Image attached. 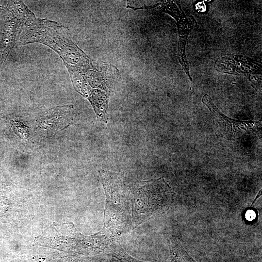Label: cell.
<instances>
[{"instance_id":"6da1fadb","label":"cell","mask_w":262,"mask_h":262,"mask_svg":"<svg viewBox=\"0 0 262 262\" xmlns=\"http://www.w3.org/2000/svg\"><path fill=\"white\" fill-rule=\"evenodd\" d=\"M39 43L51 48L71 66L77 64L86 54L71 40L66 28L57 22L35 17L23 28L16 44Z\"/></svg>"},{"instance_id":"7a4b0ae2","label":"cell","mask_w":262,"mask_h":262,"mask_svg":"<svg viewBox=\"0 0 262 262\" xmlns=\"http://www.w3.org/2000/svg\"><path fill=\"white\" fill-rule=\"evenodd\" d=\"M174 195L163 179L144 181L143 184L134 190L131 196L133 227L167 210Z\"/></svg>"},{"instance_id":"3957f363","label":"cell","mask_w":262,"mask_h":262,"mask_svg":"<svg viewBox=\"0 0 262 262\" xmlns=\"http://www.w3.org/2000/svg\"><path fill=\"white\" fill-rule=\"evenodd\" d=\"M99 173L106 198L102 229L114 237L127 226L129 216L127 196L119 174L105 170Z\"/></svg>"},{"instance_id":"277c9868","label":"cell","mask_w":262,"mask_h":262,"mask_svg":"<svg viewBox=\"0 0 262 262\" xmlns=\"http://www.w3.org/2000/svg\"><path fill=\"white\" fill-rule=\"evenodd\" d=\"M202 102L208 107L219 131L226 138L233 140L242 134H252L261 126L260 121H242L230 118L224 115L214 105L210 97L205 94Z\"/></svg>"},{"instance_id":"5b68a950","label":"cell","mask_w":262,"mask_h":262,"mask_svg":"<svg viewBox=\"0 0 262 262\" xmlns=\"http://www.w3.org/2000/svg\"><path fill=\"white\" fill-rule=\"evenodd\" d=\"M72 105L59 106L44 112L38 121L39 131L50 136L68 127L73 120Z\"/></svg>"},{"instance_id":"8992f818","label":"cell","mask_w":262,"mask_h":262,"mask_svg":"<svg viewBox=\"0 0 262 262\" xmlns=\"http://www.w3.org/2000/svg\"><path fill=\"white\" fill-rule=\"evenodd\" d=\"M217 71L232 74L261 73V65L257 62L242 56L227 55L221 57L215 63Z\"/></svg>"},{"instance_id":"52a82bcc","label":"cell","mask_w":262,"mask_h":262,"mask_svg":"<svg viewBox=\"0 0 262 262\" xmlns=\"http://www.w3.org/2000/svg\"><path fill=\"white\" fill-rule=\"evenodd\" d=\"M182 11L172 16L177 21L179 34L178 58L183 70L189 79L192 81L189 73V66L185 55V45L189 32L194 27L196 21L191 16H185Z\"/></svg>"},{"instance_id":"ba28073f","label":"cell","mask_w":262,"mask_h":262,"mask_svg":"<svg viewBox=\"0 0 262 262\" xmlns=\"http://www.w3.org/2000/svg\"><path fill=\"white\" fill-rule=\"evenodd\" d=\"M173 262H196L184 250L180 241L176 238L170 240Z\"/></svg>"},{"instance_id":"9c48e42d","label":"cell","mask_w":262,"mask_h":262,"mask_svg":"<svg viewBox=\"0 0 262 262\" xmlns=\"http://www.w3.org/2000/svg\"><path fill=\"white\" fill-rule=\"evenodd\" d=\"M255 214L253 211H249L247 212V213H246V217L247 219L253 220L254 218H255Z\"/></svg>"},{"instance_id":"30bf717a","label":"cell","mask_w":262,"mask_h":262,"mask_svg":"<svg viewBox=\"0 0 262 262\" xmlns=\"http://www.w3.org/2000/svg\"><path fill=\"white\" fill-rule=\"evenodd\" d=\"M166 2H167V1H166ZM164 3H165V2H164ZM163 6H164V5H163ZM162 7H163V6H161V8L162 9Z\"/></svg>"}]
</instances>
